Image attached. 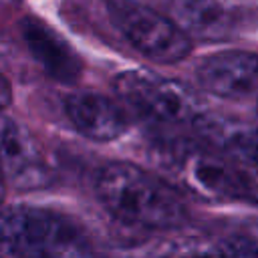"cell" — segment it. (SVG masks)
<instances>
[{
  "label": "cell",
  "instance_id": "cell-1",
  "mask_svg": "<svg viewBox=\"0 0 258 258\" xmlns=\"http://www.w3.org/2000/svg\"><path fill=\"white\" fill-rule=\"evenodd\" d=\"M95 191L119 222L145 230H171L187 220V208L173 185L133 163L113 161L99 169Z\"/></svg>",
  "mask_w": 258,
  "mask_h": 258
},
{
  "label": "cell",
  "instance_id": "cell-2",
  "mask_svg": "<svg viewBox=\"0 0 258 258\" xmlns=\"http://www.w3.org/2000/svg\"><path fill=\"white\" fill-rule=\"evenodd\" d=\"M155 163L171 183L212 202L258 204V169L191 143L157 147Z\"/></svg>",
  "mask_w": 258,
  "mask_h": 258
},
{
  "label": "cell",
  "instance_id": "cell-3",
  "mask_svg": "<svg viewBox=\"0 0 258 258\" xmlns=\"http://www.w3.org/2000/svg\"><path fill=\"white\" fill-rule=\"evenodd\" d=\"M0 252L12 258H95L87 232L75 220L36 206L0 212Z\"/></svg>",
  "mask_w": 258,
  "mask_h": 258
},
{
  "label": "cell",
  "instance_id": "cell-4",
  "mask_svg": "<svg viewBox=\"0 0 258 258\" xmlns=\"http://www.w3.org/2000/svg\"><path fill=\"white\" fill-rule=\"evenodd\" d=\"M115 91L135 113L157 123H196L204 115L196 93L151 71H123L115 79Z\"/></svg>",
  "mask_w": 258,
  "mask_h": 258
},
{
  "label": "cell",
  "instance_id": "cell-5",
  "mask_svg": "<svg viewBox=\"0 0 258 258\" xmlns=\"http://www.w3.org/2000/svg\"><path fill=\"white\" fill-rule=\"evenodd\" d=\"M115 26L129 44L155 62H177L189 54L191 40L167 16L135 0H109Z\"/></svg>",
  "mask_w": 258,
  "mask_h": 258
},
{
  "label": "cell",
  "instance_id": "cell-6",
  "mask_svg": "<svg viewBox=\"0 0 258 258\" xmlns=\"http://www.w3.org/2000/svg\"><path fill=\"white\" fill-rule=\"evenodd\" d=\"M200 85L218 97L240 99L258 89V54L224 50L208 56L198 69Z\"/></svg>",
  "mask_w": 258,
  "mask_h": 258
},
{
  "label": "cell",
  "instance_id": "cell-7",
  "mask_svg": "<svg viewBox=\"0 0 258 258\" xmlns=\"http://www.w3.org/2000/svg\"><path fill=\"white\" fill-rule=\"evenodd\" d=\"M64 111L75 129L93 141H113L127 131L125 111L99 93H73L64 101Z\"/></svg>",
  "mask_w": 258,
  "mask_h": 258
},
{
  "label": "cell",
  "instance_id": "cell-8",
  "mask_svg": "<svg viewBox=\"0 0 258 258\" xmlns=\"http://www.w3.org/2000/svg\"><path fill=\"white\" fill-rule=\"evenodd\" d=\"M22 36L32 56L52 79L71 83L81 75L83 67L77 52L44 22L36 18L22 20Z\"/></svg>",
  "mask_w": 258,
  "mask_h": 258
},
{
  "label": "cell",
  "instance_id": "cell-9",
  "mask_svg": "<svg viewBox=\"0 0 258 258\" xmlns=\"http://www.w3.org/2000/svg\"><path fill=\"white\" fill-rule=\"evenodd\" d=\"M171 20L189 40H222L234 28L232 12L222 0H173Z\"/></svg>",
  "mask_w": 258,
  "mask_h": 258
},
{
  "label": "cell",
  "instance_id": "cell-10",
  "mask_svg": "<svg viewBox=\"0 0 258 258\" xmlns=\"http://www.w3.org/2000/svg\"><path fill=\"white\" fill-rule=\"evenodd\" d=\"M0 165L20 183H38L44 175L40 153L30 135L16 121L0 113Z\"/></svg>",
  "mask_w": 258,
  "mask_h": 258
},
{
  "label": "cell",
  "instance_id": "cell-11",
  "mask_svg": "<svg viewBox=\"0 0 258 258\" xmlns=\"http://www.w3.org/2000/svg\"><path fill=\"white\" fill-rule=\"evenodd\" d=\"M226 149L232 157L258 169V129H242L228 137Z\"/></svg>",
  "mask_w": 258,
  "mask_h": 258
},
{
  "label": "cell",
  "instance_id": "cell-12",
  "mask_svg": "<svg viewBox=\"0 0 258 258\" xmlns=\"http://www.w3.org/2000/svg\"><path fill=\"white\" fill-rule=\"evenodd\" d=\"M224 258H258V240L246 236H232L218 248Z\"/></svg>",
  "mask_w": 258,
  "mask_h": 258
},
{
  "label": "cell",
  "instance_id": "cell-13",
  "mask_svg": "<svg viewBox=\"0 0 258 258\" xmlns=\"http://www.w3.org/2000/svg\"><path fill=\"white\" fill-rule=\"evenodd\" d=\"M179 258H224L220 250H208V248H198V250H189L185 254H181Z\"/></svg>",
  "mask_w": 258,
  "mask_h": 258
},
{
  "label": "cell",
  "instance_id": "cell-14",
  "mask_svg": "<svg viewBox=\"0 0 258 258\" xmlns=\"http://www.w3.org/2000/svg\"><path fill=\"white\" fill-rule=\"evenodd\" d=\"M10 101H12L10 85H8V81L0 75V111H2V109H6V107L10 105Z\"/></svg>",
  "mask_w": 258,
  "mask_h": 258
},
{
  "label": "cell",
  "instance_id": "cell-15",
  "mask_svg": "<svg viewBox=\"0 0 258 258\" xmlns=\"http://www.w3.org/2000/svg\"><path fill=\"white\" fill-rule=\"evenodd\" d=\"M4 187H6V173H4V169H2V165H0V202H2V198H4Z\"/></svg>",
  "mask_w": 258,
  "mask_h": 258
},
{
  "label": "cell",
  "instance_id": "cell-16",
  "mask_svg": "<svg viewBox=\"0 0 258 258\" xmlns=\"http://www.w3.org/2000/svg\"><path fill=\"white\" fill-rule=\"evenodd\" d=\"M0 258H2V256H0Z\"/></svg>",
  "mask_w": 258,
  "mask_h": 258
}]
</instances>
